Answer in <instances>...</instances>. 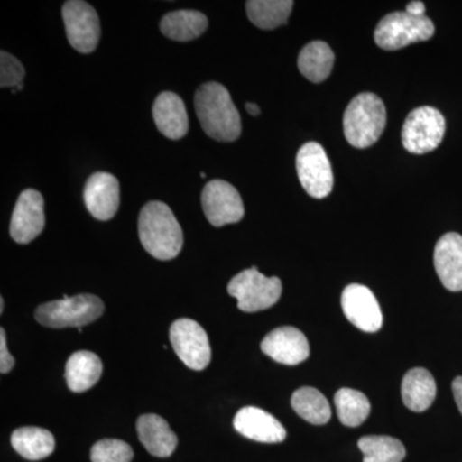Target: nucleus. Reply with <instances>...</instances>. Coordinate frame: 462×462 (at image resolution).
<instances>
[{
  "label": "nucleus",
  "mask_w": 462,
  "mask_h": 462,
  "mask_svg": "<svg viewBox=\"0 0 462 462\" xmlns=\"http://www.w3.org/2000/svg\"><path fill=\"white\" fill-rule=\"evenodd\" d=\"M197 116L209 138L217 142H234L242 134L238 109L224 85L207 83L194 97Z\"/></svg>",
  "instance_id": "f257e3e1"
},
{
  "label": "nucleus",
  "mask_w": 462,
  "mask_h": 462,
  "mask_svg": "<svg viewBox=\"0 0 462 462\" xmlns=\"http://www.w3.org/2000/svg\"><path fill=\"white\" fill-rule=\"evenodd\" d=\"M139 238L151 256L161 261L172 260L182 248V230L171 208L163 202H149L139 215Z\"/></svg>",
  "instance_id": "f03ea898"
},
{
  "label": "nucleus",
  "mask_w": 462,
  "mask_h": 462,
  "mask_svg": "<svg viewBox=\"0 0 462 462\" xmlns=\"http://www.w3.org/2000/svg\"><path fill=\"white\" fill-rule=\"evenodd\" d=\"M387 125V109L378 96L358 94L346 108L343 127L346 142L352 147H372L379 141Z\"/></svg>",
  "instance_id": "7ed1b4c3"
},
{
  "label": "nucleus",
  "mask_w": 462,
  "mask_h": 462,
  "mask_svg": "<svg viewBox=\"0 0 462 462\" xmlns=\"http://www.w3.org/2000/svg\"><path fill=\"white\" fill-rule=\"evenodd\" d=\"M105 311L102 300L93 294L63 297L60 300L42 303L35 312L36 320L47 328H81L96 321Z\"/></svg>",
  "instance_id": "20e7f679"
},
{
  "label": "nucleus",
  "mask_w": 462,
  "mask_h": 462,
  "mask_svg": "<svg viewBox=\"0 0 462 462\" xmlns=\"http://www.w3.org/2000/svg\"><path fill=\"white\" fill-rule=\"evenodd\" d=\"M227 291L238 300L240 311L257 312L270 309L278 302L282 284L276 276L267 278L256 267H252L234 276L227 285Z\"/></svg>",
  "instance_id": "39448f33"
},
{
  "label": "nucleus",
  "mask_w": 462,
  "mask_h": 462,
  "mask_svg": "<svg viewBox=\"0 0 462 462\" xmlns=\"http://www.w3.org/2000/svg\"><path fill=\"white\" fill-rule=\"evenodd\" d=\"M434 30L433 21L427 16L416 17L406 12H393L382 18L374 38L382 50L398 51L413 42L430 41Z\"/></svg>",
  "instance_id": "423d86ee"
},
{
  "label": "nucleus",
  "mask_w": 462,
  "mask_h": 462,
  "mask_svg": "<svg viewBox=\"0 0 462 462\" xmlns=\"http://www.w3.org/2000/svg\"><path fill=\"white\" fill-rule=\"evenodd\" d=\"M445 132V117L437 108H415L404 121L402 144L410 153H430L442 143Z\"/></svg>",
  "instance_id": "0eeeda50"
},
{
  "label": "nucleus",
  "mask_w": 462,
  "mask_h": 462,
  "mask_svg": "<svg viewBox=\"0 0 462 462\" xmlns=\"http://www.w3.org/2000/svg\"><path fill=\"white\" fill-rule=\"evenodd\" d=\"M297 173L303 189L312 199H321L333 190L334 175L325 149L319 143L310 142L297 154Z\"/></svg>",
  "instance_id": "6e6552de"
},
{
  "label": "nucleus",
  "mask_w": 462,
  "mask_h": 462,
  "mask_svg": "<svg viewBox=\"0 0 462 462\" xmlns=\"http://www.w3.org/2000/svg\"><path fill=\"white\" fill-rule=\"evenodd\" d=\"M173 351L191 370H205L211 363V346L205 329L190 319L176 320L170 328Z\"/></svg>",
  "instance_id": "1a4fd4ad"
},
{
  "label": "nucleus",
  "mask_w": 462,
  "mask_h": 462,
  "mask_svg": "<svg viewBox=\"0 0 462 462\" xmlns=\"http://www.w3.org/2000/svg\"><path fill=\"white\" fill-rule=\"evenodd\" d=\"M62 16L71 47L84 54L96 51L100 39V23L96 9L83 0H69L63 5Z\"/></svg>",
  "instance_id": "9d476101"
},
{
  "label": "nucleus",
  "mask_w": 462,
  "mask_h": 462,
  "mask_svg": "<svg viewBox=\"0 0 462 462\" xmlns=\"http://www.w3.org/2000/svg\"><path fill=\"white\" fill-rule=\"evenodd\" d=\"M202 207L207 220L216 227L239 223L245 217L242 197L227 181L207 182L202 191Z\"/></svg>",
  "instance_id": "9b49d317"
},
{
  "label": "nucleus",
  "mask_w": 462,
  "mask_h": 462,
  "mask_svg": "<svg viewBox=\"0 0 462 462\" xmlns=\"http://www.w3.org/2000/svg\"><path fill=\"white\" fill-rule=\"evenodd\" d=\"M44 226V199L42 194L38 190H23L12 214L9 226L12 239L20 245H27L41 236Z\"/></svg>",
  "instance_id": "f8f14e48"
},
{
  "label": "nucleus",
  "mask_w": 462,
  "mask_h": 462,
  "mask_svg": "<svg viewBox=\"0 0 462 462\" xmlns=\"http://www.w3.org/2000/svg\"><path fill=\"white\" fill-rule=\"evenodd\" d=\"M342 309L346 318L360 330L376 333L382 328L383 314L378 300L365 285L351 284L343 291Z\"/></svg>",
  "instance_id": "ddd939ff"
},
{
  "label": "nucleus",
  "mask_w": 462,
  "mask_h": 462,
  "mask_svg": "<svg viewBox=\"0 0 462 462\" xmlns=\"http://www.w3.org/2000/svg\"><path fill=\"white\" fill-rule=\"evenodd\" d=\"M85 206L93 217L108 221L120 207V184L112 173L96 172L88 179L84 189Z\"/></svg>",
  "instance_id": "4468645a"
},
{
  "label": "nucleus",
  "mask_w": 462,
  "mask_h": 462,
  "mask_svg": "<svg viewBox=\"0 0 462 462\" xmlns=\"http://www.w3.org/2000/svg\"><path fill=\"white\" fill-rule=\"evenodd\" d=\"M263 354L282 365H298L310 356L309 340L302 331L293 327H282L267 334L261 343Z\"/></svg>",
  "instance_id": "2eb2a0df"
},
{
  "label": "nucleus",
  "mask_w": 462,
  "mask_h": 462,
  "mask_svg": "<svg viewBox=\"0 0 462 462\" xmlns=\"http://www.w3.org/2000/svg\"><path fill=\"white\" fill-rule=\"evenodd\" d=\"M234 428L248 439L261 443H281L287 437L281 421L276 420L272 413L254 406L243 407L236 413Z\"/></svg>",
  "instance_id": "dca6fc26"
},
{
  "label": "nucleus",
  "mask_w": 462,
  "mask_h": 462,
  "mask_svg": "<svg viewBox=\"0 0 462 462\" xmlns=\"http://www.w3.org/2000/svg\"><path fill=\"white\" fill-rule=\"evenodd\" d=\"M434 266L440 282L451 291H462V236L447 233L434 249Z\"/></svg>",
  "instance_id": "f3484780"
},
{
  "label": "nucleus",
  "mask_w": 462,
  "mask_h": 462,
  "mask_svg": "<svg viewBox=\"0 0 462 462\" xmlns=\"http://www.w3.org/2000/svg\"><path fill=\"white\" fill-rule=\"evenodd\" d=\"M153 118L157 129L166 138L179 141L189 130L187 108L178 94L163 91L153 105Z\"/></svg>",
  "instance_id": "a211bd4d"
},
{
  "label": "nucleus",
  "mask_w": 462,
  "mask_h": 462,
  "mask_svg": "<svg viewBox=\"0 0 462 462\" xmlns=\"http://www.w3.org/2000/svg\"><path fill=\"white\" fill-rule=\"evenodd\" d=\"M136 430L142 445L156 457H169L178 446V437L165 419L153 413L141 416L136 422Z\"/></svg>",
  "instance_id": "6ab92c4d"
},
{
  "label": "nucleus",
  "mask_w": 462,
  "mask_h": 462,
  "mask_svg": "<svg viewBox=\"0 0 462 462\" xmlns=\"http://www.w3.org/2000/svg\"><path fill=\"white\" fill-rule=\"evenodd\" d=\"M401 392L407 409L422 412L430 409L436 400V380L428 370L416 367L404 375Z\"/></svg>",
  "instance_id": "aec40b11"
},
{
  "label": "nucleus",
  "mask_w": 462,
  "mask_h": 462,
  "mask_svg": "<svg viewBox=\"0 0 462 462\" xmlns=\"http://www.w3.org/2000/svg\"><path fill=\"white\" fill-rule=\"evenodd\" d=\"M103 365L93 352L79 351L66 364V382L76 393L93 388L102 376Z\"/></svg>",
  "instance_id": "412c9836"
},
{
  "label": "nucleus",
  "mask_w": 462,
  "mask_h": 462,
  "mask_svg": "<svg viewBox=\"0 0 462 462\" xmlns=\"http://www.w3.org/2000/svg\"><path fill=\"white\" fill-rule=\"evenodd\" d=\"M208 27V20L199 11L170 12L161 20L160 29L166 38L176 42H190L199 38Z\"/></svg>",
  "instance_id": "4be33fe9"
},
{
  "label": "nucleus",
  "mask_w": 462,
  "mask_h": 462,
  "mask_svg": "<svg viewBox=\"0 0 462 462\" xmlns=\"http://www.w3.org/2000/svg\"><path fill=\"white\" fill-rule=\"evenodd\" d=\"M334 60L336 56L327 42H312L300 51L298 69L307 80L316 84L322 83L329 78Z\"/></svg>",
  "instance_id": "5701e85b"
},
{
  "label": "nucleus",
  "mask_w": 462,
  "mask_h": 462,
  "mask_svg": "<svg viewBox=\"0 0 462 462\" xmlns=\"http://www.w3.org/2000/svg\"><path fill=\"white\" fill-rule=\"evenodd\" d=\"M12 446L18 455L26 460L39 461L53 454V434L36 427H23L14 430L11 438Z\"/></svg>",
  "instance_id": "b1692460"
},
{
  "label": "nucleus",
  "mask_w": 462,
  "mask_h": 462,
  "mask_svg": "<svg viewBox=\"0 0 462 462\" xmlns=\"http://www.w3.org/2000/svg\"><path fill=\"white\" fill-rule=\"evenodd\" d=\"M293 5L291 0H249L245 8L249 21L254 26L273 30L287 23Z\"/></svg>",
  "instance_id": "393cba45"
},
{
  "label": "nucleus",
  "mask_w": 462,
  "mask_h": 462,
  "mask_svg": "<svg viewBox=\"0 0 462 462\" xmlns=\"http://www.w3.org/2000/svg\"><path fill=\"white\" fill-rule=\"evenodd\" d=\"M294 411L310 424L324 425L330 420L331 410L327 398L312 387H302L291 396Z\"/></svg>",
  "instance_id": "a878e982"
},
{
  "label": "nucleus",
  "mask_w": 462,
  "mask_h": 462,
  "mask_svg": "<svg viewBox=\"0 0 462 462\" xmlns=\"http://www.w3.org/2000/svg\"><path fill=\"white\" fill-rule=\"evenodd\" d=\"M334 402L340 422L349 428L360 427L372 409L367 397L355 389H339L334 397Z\"/></svg>",
  "instance_id": "bb28decb"
},
{
  "label": "nucleus",
  "mask_w": 462,
  "mask_h": 462,
  "mask_svg": "<svg viewBox=\"0 0 462 462\" xmlns=\"http://www.w3.org/2000/svg\"><path fill=\"white\" fill-rule=\"evenodd\" d=\"M358 448L364 454V462H402L406 448L397 438L367 436L358 440Z\"/></svg>",
  "instance_id": "cd10ccee"
},
{
  "label": "nucleus",
  "mask_w": 462,
  "mask_h": 462,
  "mask_svg": "<svg viewBox=\"0 0 462 462\" xmlns=\"http://www.w3.org/2000/svg\"><path fill=\"white\" fill-rule=\"evenodd\" d=\"M132 447L120 439H102L91 447V462H132Z\"/></svg>",
  "instance_id": "c85d7f7f"
},
{
  "label": "nucleus",
  "mask_w": 462,
  "mask_h": 462,
  "mask_svg": "<svg viewBox=\"0 0 462 462\" xmlns=\"http://www.w3.org/2000/svg\"><path fill=\"white\" fill-rule=\"evenodd\" d=\"M25 79V69L16 57L2 51L0 53V87L12 88L17 91L23 90V81Z\"/></svg>",
  "instance_id": "c756f323"
},
{
  "label": "nucleus",
  "mask_w": 462,
  "mask_h": 462,
  "mask_svg": "<svg viewBox=\"0 0 462 462\" xmlns=\"http://www.w3.org/2000/svg\"><path fill=\"white\" fill-rule=\"evenodd\" d=\"M14 358L9 354L5 329H0V372L7 374L14 369Z\"/></svg>",
  "instance_id": "7c9ffc66"
},
{
  "label": "nucleus",
  "mask_w": 462,
  "mask_h": 462,
  "mask_svg": "<svg viewBox=\"0 0 462 462\" xmlns=\"http://www.w3.org/2000/svg\"><path fill=\"white\" fill-rule=\"evenodd\" d=\"M406 14L411 16L421 17L425 16V5L422 2H411L407 5Z\"/></svg>",
  "instance_id": "2f4dec72"
},
{
  "label": "nucleus",
  "mask_w": 462,
  "mask_h": 462,
  "mask_svg": "<svg viewBox=\"0 0 462 462\" xmlns=\"http://www.w3.org/2000/svg\"><path fill=\"white\" fill-rule=\"evenodd\" d=\"M452 391H454V397L456 403H457L458 410L462 413V376H457L452 383Z\"/></svg>",
  "instance_id": "473e14b6"
},
{
  "label": "nucleus",
  "mask_w": 462,
  "mask_h": 462,
  "mask_svg": "<svg viewBox=\"0 0 462 462\" xmlns=\"http://www.w3.org/2000/svg\"><path fill=\"white\" fill-rule=\"evenodd\" d=\"M245 109H247L248 114L254 116V117L261 115V109L258 107L256 103H247V105H245Z\"/></svg>",
  "instance_id": "72a5a7b5"
},
{
  "label": "nucleus",
  "mask_w": 462,
  "mask_h": 462,
  "mask_svg": "<svg viewBox=\"0 0 462 462\" xmlns=\"http://www.w3.org/2000/svg\"><path fill=\"white\" fill-rule=\"evenodd\" d=\"M3 310H5V300H0V312H3Z\"/></svg>",
  "instance_id": "f704fd0d"
}]
</instances>
